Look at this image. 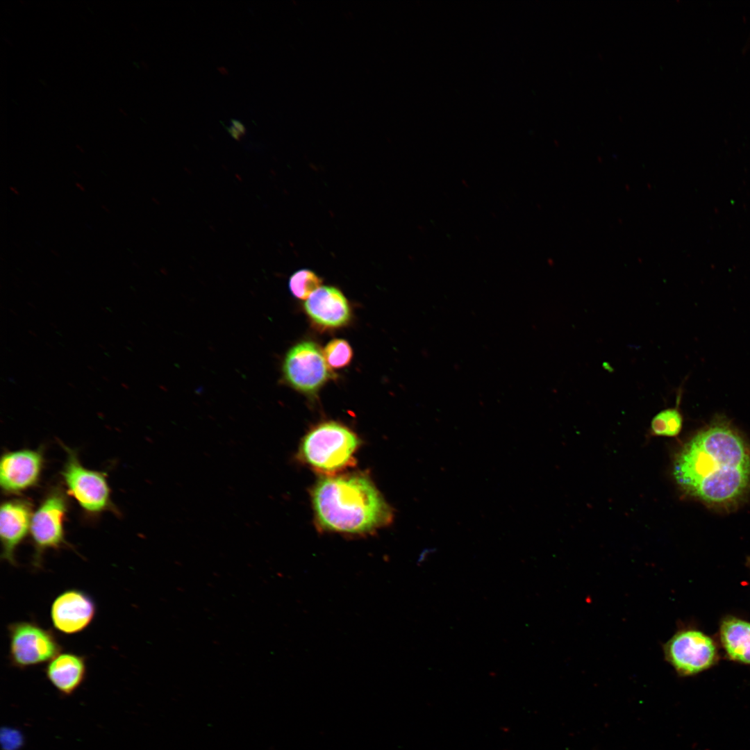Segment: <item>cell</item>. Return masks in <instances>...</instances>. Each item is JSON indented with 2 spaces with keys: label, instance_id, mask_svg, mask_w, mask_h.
Returning a JSON list of instances; mask_svg holds the SVG:
<instances>
[{
  "label": "cell",
  "instance_id": "3",
  "mask_svg": "<svg viewBox=\"0 0 750 750\" xmlns=\"http://www.w3.org/2000/svg\"><path fill=\"white\" fill-rule=\"evenodd\" d=\"M360 444L349 428L326 422L312 428L301 442L298 456L319 472L331 474L349 466Z\"/></svg>",
  "mask_w": 750,
  "mask_h": 750
},
{
  "label": "cell",
  "instance_id": "8",
  "mask_svg": "<svg viewBox=\"0 0 750 750\" xmlns=\"http://www.w3.org/2000/svg\"><path fill=\"white\" fill-rule=\"evenodd\" d=\"M283 372L292 388L308 394L316 393L333 376L324 353L311 341L298 343L288 351Z\"/></svg>",
  "mask_w": 750,
  "mask_h": 750
},
{
  "label": "cell",
  "instance_id": "18",
  "mask_svg": "<svg viewBox=\"0 0 750 750\" xmlns=\"http://www.w3.org/2000/svg\"><path fill=\"white\" fill-rule=\"evenodd\" d=\"M2 733V745L5 750H15L22 744V734L16 730L4 729Z\"/></svg>",
  "mask_w": 750,
  "mask_h": 750
},
{
  "label": "cell",
  "instance_id": "5",
  "mask_svg": "<svg viewBox=\"0 0 750 750\" xmlns=\"http://www.w3.org/2000/svg\"><path fill=\"white\" fill-rule=\"evenodd\" d=\"M67 510V499L60 489L51 490L32 515L30 533L34 547L32 565L42 567L45 551L66 545L63 522Z\"/></svg>",
  "mask_w": 750,
  "mask_h": 750
},
{
  "label": "cell",
  "instance_id": "11",
  "mask_svg": "<svg viewBox=\"0 0 750 750\" xmlns=\"http://www.w3.org/2000/svg\"><path fill=\"white\" fill-rule=\"evenodd\" d=\"M32 515V506L28 500L10 499L1 505V557L11 565H17L15 551L30 529Z\"/></svg>",
  "mask_w": 750,
  "mask_h": 750
},
{
  "label": "cell",
  "instance_id": "7",
  "mask_svg": "<svg viewBox=\"0 0 750 750\" xmlns=\"http://www.w3.org/2000/svg\"><path fill=\"white\" fill-rule=\"evenodd\" d=\"M67 460L61 475L68 492L86 512L99 513L110 506V488L104 473L90 470L80 462L74 450L62 445Z\"/></svg>",
  "mask_w": 750,
  "mask_h": 750
},
{
  "label": "cell",
  "instance_id": "19",
  "mask_svg": "<svg viewBox=\"0 0 750 750\" xmlns=\"http://www.w3.org/2000/svg\"><path fill=\"white\" fill-rule=\"evenodd\" d=\"M75 185L79 190L82 192H84L85 190V187L80 183H76Z\"/></svg>",
  "mask_w": 750,
  "mask_h": 750
},
{
  "label": "cell",
  "instance_id": "12",
  "mask_svg": "<svg viewBox=\"0 0 750 750\" xmlns=\"http://www.w3.org/2000/svg\"><path fill=\"white\" fill-rule=\"evenodd\" d=\"M306 313L317 324L324 328H338L350 319L349 303L343 294L331 286L315 290L304 303Z\"/></svg>",
  "mask_w": 750,
  "mask_h": 750
},
{
  "label": "cell",
  "instance_id": "13",
  "mask_svg": "<svg viewBox=\"0 0 750 750\" xmlns=\"http://www.w3.org/2000/svg\"><path fill=\"white\" fill-rule=\"evenodd\" d=\"M86 661L84 656L60 652L47 663L44 669L45 676L60 694L71 696L86 678Z\"/></svg>",
  "mask_w": 750,
  "mask_h": 750
},
{
  "label": "cell",
  "instance_id": "22",
  "mask_svg": "<svg viewBox=\"0 0 750 750\" xmlns=\"http://www.w3.org/2000/svg\"><path fill=\"white\" fill-rule=\"evenodd\" d=\"M51 251L55 256L59 257L60 254L57 252V251L52 249Z\"/></svg>",
  "mask_w": 750,
  "mask_h": 750
},
{
  "label": "cell",
  "instance_id": "9",
  "mask_svg": "<svg viewBox=\"0 0 750 750\" xmlns=\"http://www.w3.org/2000/svg\"><path fill=\"white\" fill-rule=\"evenodd\" d=\"M97 606L92 597L78 589L59 594L51 603V620L59 632L72 635L88 628L94 619Z\"/></svg>",
  "mask_w": 750,
  "mask_h": 750
},
{
  "label": "cell",
  "instance_id": "21",
  "mask_svg": "<svg viewBox=\"0 0 750 750\" xmlns=\"http://www.w3.org/2000/svg\"><path fill=\"white\" fill-rule=\"evenodd\" d=\"M101 208L105 210V212H106L108 213H110V210L108 208V207L102 204Z\"/></svg>",
  "mask_w": 750,
  "mask_h": 750
},
{
  "label": "cell",
  "instance_id": "20",
  "mask_svg": "<svg viewBox=\"0 0 750 750\" xmlns=\"http://www.w3.org/2000/svg\"><path fill=\"white\" fill-rule=\"evenodd\" d=\"M9 188L15 194H17V195L19 194V192L18 191V190L16 188H15L13 186H10Z\"/></svg>",
  "mask_w": 750,
  "mask_h": 750
},
{
  "label": "cell",
  "instance_id": "1",
  "mask_svg": "<svg viewBox=\"0 0 750 750\" xmlns=\"http://www.w3.org/2000/svg\"><path fill=\"white\" fill-rule=\"evenodd\" d=\"M673 474L686 494L710 508L733 509L750 491V448L728 423L714 422L683 447Z\"/></svg>",
  "mask_w": 750,
  "mask_h": 750
},
{
  "label": "cell",
  "instance_id": "14",
  "mask_svg": "<svg viewBox=\"0 0 750 750\" xmlns=\"http://www.w3.org/2000/svg\"><path fill=\"white\" fill-rule=\"evenodd\" d=\"M720 640L729 658L750 664V623L734 617L724 618Z\"/></svg>",
  "mask_w": 750,
  "mask_h": 750
},
{
  "label": "cell",
  "instance_id": "15",
  "mask_svg": "<svg viewBox=\"0 0 750 750\" xmlns=\"http://www.w3.org/2000/svg\"><path fill=\"white\" fill-rule=\"evenodd\" d=\"M683 422V416L678 406L665 408L651 419L650 433L653 436H677L682 429Z\"/></svg>",
  "mask_w": 750,
  "mask_h": 750
},
{
  "label": "cell",
  "instance_id": "17",
  "mask_svg": "<svg viewBox=\"0 0 750 750\" xmlns=\"http://www.w3.org/2000/svg\"><path fill=\"white\" fill-rule=\"evenodd\" d=\"M323 353L328 366L335 369L347 366L353 356L351 346L342 339L331 340L326 345Z\"/></svg>",
  "mask_w": 750,
  "mask_h": 750
},
{
  "label": "cell",
  "instance_id": "6",
  "mask_svg": "<svg viewBox=\"0 0 750 750\" xmlns=\"http://www.w3.org/2000/svg\"><path fill=\"white\" fill-rule=\"evenodd\" d=\"M664 657L681 676H691L713 665L717 659L714 641L695 629L676 632L664 645Z\"/></svg>",
  "mask_w": 750,
  "mask_h": 750
},
{
  "label": "cell",
  "instance_id": "16",
  "mask_svg": "<svg viewBox=\"0 0 750 750\" xmlns=\"http://www.w3.org/2000/svg\"><path fill=\"white\" fill-rule=\"evenodd\" d=\"M321 278L313 272L303 269L295 272L290 278L289 288L297 299H307L321 287Z\"/></svg>",
  "mask_w": 750,
  "mask_h": 750
},
{
  "label": "cell",
  "instance_id": "23",
  "mask_svg": "<svg viewBox=\"0 0 750 750\" xmlns=\"http://www.w3.org/2000/svg\"><path fill=\"white\" fill-rule=\"evenodd\" d=\"M74 174H75L76 176H80L78 175V172H74Z\"/></svg>",
  "mask_w": 750,
  "mask_h": 750
},
{
  "label": "cell",
  "instance_id": "10",
  "mask_svg": "<svg viewBox=\"0 0 750 750\" xmlns=\"http://www.w3.org/2000/svg\"><path fill=\"white\" fill-rule=\"evenodd\" d=\"M42 451L22 449L3 453L0 463V485L6 493H17L37 483L42 468Z\"/></svg>",
  "mask_w": 750,
  "mask_h": 750
},
{
  "label": "cell",
  "instance_id": "2",
  "mask_svg": "<svg viewBox=\"0 0 750 750\" xmlns=\"http://www.w3.org/2000/svg\"><path fill=\"white\" fill-rule=\"evenodd\" d=\"M312 503L317 524L329 531L370 533L392 518L374 484L359 474L322 477L312 489Z\"/></svg>",
  "mask_w": 750,
  "mask_h": 750
},
{
  "label": "cell",
  "instance_id": "4",
  "mask_svg": "<svg viewBox=\"0 0 750 750\" xmlns=\"http://www.w3.org/2000/svg\"><path fill=\"white\" fill-rule=\"evenodd\" d=\"M8 658L14 667L24 669L49 662L62 651L54 633L38 623L19 621L7 626Z\"/></svg>",
  "mask_w": 750,
  "mask_h": 750
}]
</instances>
